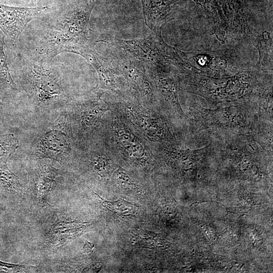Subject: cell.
<instances>
[{
  "mask_svg": "<svg viewBox=\"0 0 273 273\" xmlns=\"http://www.w3.org/2000/svg\"><path fill=\"white\" fill-rule=\"evenodd\" d=\"M97 1L81 3L48 22L36 44L37 55L52 59L64 52L77 54L81 49L95 46L97 40L89 22Z\"/></svg>",
  "mask_w": 273,
  "mask_h": 273,
  "instance_id": "cell-1",
  "label": "cell"
},
{
  "mask_svg": "<svg viewBox=\"0 0 273 273\" xmlns=\"http://www.w3.org/2000/svg\"><path fill=\"white\" fill-rule=\"evenodd\" d=\"M124 50L129 55L145 64L155 73L164 64L182 65L179 52L166 44L160 32H154L147 37L132 40H102Z\"/></svg>",
  "mask_w": 273,
  "mask_h": 273,
  "instance_id": "cell-2",
  "label": "cell"
},
{
  "mask_svg": "<svg viewBox=\"0 0 273 273\" xmlns=\"http://www.w3.org/2000/svg\"><path fill=\"white\" fill-rule=\"evenodd\" d=\"M41 60L28 61L22 69L25 88L35 100L45 102L59 97L63 93L55 70Z\"/></svg>",
  "mask_w": 273,
  "mask_h": 273,
  "instance_id": "cell-3",
  "label": "cell"
},
{
  "mask_svg": "<svg viewBox=\"0 0 273 273\" xmlns=\"http://www.w3.org/2000/svg\"><path fill=\"white\" fill-rule=\"evenodd\" d=\"M53 11V8L48 6L20 7L0 3V29L8 43L15 45L30 21Z\"/></svg>",
  "mask_w": 273,
  "mask_h": 273,
  "instance_id": "cell-4",
  "label": "cell"
},
{
  "mask_svg": "<svg viewBox=\"0 0 273 273\" xmlns=\"http://www.w3.org/2000/svg\"><path fill=\"white\" fill-rule=\"evenodd\" d=\"M248 86L243 75L226 78L204 80L198 85V93L215 101H232L242 96Z\"/></svg>",
  "mask_w": 273,
  "mask_h": 273,
  "instance_id": "cell-5",
  "label": "cell"
},
{
  "mask_svg": "<svg viewBox=\"0 0 273 273\" xmlns=\"http://www.w3.org/2000/svg\"><path fill=\"white\" fill-rule=\"evenodd\" d=\"M202 120L208 125L222 128L243 126L246 123V116L240 106L218 107L214 109L200 108Z\"/></svg>",
  "mask_w": 273,
  "mask_h": 273,
  "instance_id": "cell-6",
  "label": "cell"
},
{
  "mask_svg": "<svg viewBox=\"0 0 273 273\" xmlns=\"http://www.w3.org/2000/svg\"><path fill=\"white\" fill-rule=\"evenodd\" d=\"M116 62L117 68L134 89L147 99L152 97V88L140 61L128 55Z\"/></svg>",
  "mask_w": 273,
  "mask_h": 273,
  "instance_id": "cell-7",
  "label": "cell"
},
{
  "mask_svg": "<svg viewBox=\"0 0 273 273\" xmlns=\"http://www.w3.org/2000/svg\"><path fill=\"white\" fill-rule=\"evenodd\" d=\"M146 25L154 32H160L162 26L173 13L175 0H141Z\"/></svg>",
  "mask_w": 273,
  "mask_h": 273,
  "instance_id": "cell-8",
  "label": "cell"
},
{
  "mask_svg": "<svg viewBox=\"0 0 273 273\" xmlns=\"http://www.w3.org/2000/svg\"><path fill=\"white\" fill-rule=\"evenodd\" d=\"M77 54L83 57L95 68L102 87L111 90L116 88V81L112 69L107 61L96 51L94 46L86 47Z\"/></svg>",
  "mask_w": 273,
  "mask_h": 273,
  "instance_id": "cell-9",
  "label": "cell"
},
{
  "mask_svg": "<svg viewBox=\"0 0 273 273\" xmlns=\"http://www.w3.org/2000/svg\"><path fill=\"white\" fill-rule=\"evenodd\" d=\"M131 119L150 138L157 140H164L168 135L167 129L159 119L131 110Z\"/></svg>",
  "mask_w": 273,
  "mask_h": 273,
  "instance_id": "cell-10",
  "label": "cell"
},
{
  "mask_svg": "<svg viewBox=\"0 0 273 273\" xmlns=\"http://www.w3.org/2000/svg\"><path fill=\"white\" fill-rule=\"evenodd\" d=\"M87 225V223L76 221H60L55 223L50 231L53 241L62 242L78 235Z\"/></svg>",
  "mask_w": 273,
  "mask_h": 273,
  "instance_id": "cell-11",
  "label": "cell"
},
{
  "mask_svg": "<svg viewBox=\"0 0 273 273\" xmlns=\"http://www.w3.org/2000/svg\"><path fill=\"white\" fill-rule=\"evenodd\" d=\"M155 81L165 99L172 107L181 115H185L178 98L177 83L171 78L157 73Z\"/></svg>",
  "mask_w": 273,
  "mask_h": 273,
  "instance_id": "cell-12",
  "label": "cell"
},
{
  "mask_svg": "<svg viewBox=\"0 0 273 273\" xmlns=\"http://www.w3.org/2000/svg\"><path fill=\"white\" fill-rule=\"evenodd\" d=\"M115 131L119 143L130 157L141 160L146 156L144 147L132 134L123 128Z\"/></svg>",
  "mask_w": 273,
  "mask_h": 273,
  "instance_id": "cell-13",
  "label": "cell"
},
{
  "mask_svg": "<svg viewBox=\"0 0 273 273\" xmlns=\"http://www.w3.org/2000/svg\"><path fill=\"white\" fill-rule=\"evenodd\" d=\"M102 201V204L106 208L122 216H129L136 213L137 206L133 203H130L122 199L116 201H108L103 199L97 194Z\"/></svg>",
  "mask_w": 273,
  "mask_h": 273,
  "instance_id": "cell-14",
  "label": "cell"
},
{
  "mask_svg": "<svg viewBox=\"0 0 273 273\" xmlns=\"http://www.w3.org/2000/svg\"><path fill=\"white\" fill-rule=\"evenodd\" d=\"M5 36L0 29V79L15 87V84L12 78L5 52Z\"/></svg>",
  "mask_w": 273,
  "mask_h": 273,
  "instance_id": "cell-15",
  "label": "cell"
},
{
  "mask_svg": "<svg viewBox=\"0 0 273 273\" xmlns=\"http://www.w3.org/2000/svg\"><path fill=\"white\" fill-rule=\"evenodd\" d=\"M55 172L52 171H42L38 181V197L39 200L44 202L49 193L52 184L55 181Z\"/></svg>",
  "mask_w": 273,
  "mask_h": 273,
  "instance_id": "cell-16",
  "label": "cell"
},
{
  "mask_svg": "<svg viewBox=\"0 0 273 273\" xmlns=\"http://www.w3.org/2000/svg\"><path fill=\"white\" fill-rule=\"evenodd\" d=\"M18 146V142L13 135L0 136V162H5Z\"/></svg>",
  "mask_w": 273,
  "mask_h": 273,
  "instance_id": "cell-17",
  "label": "cell"
},
{
  "mask_svg": "<svg viewBox=\"0 0 273 273\" xmlns=\"http://www.w3.org/2000/svg\"><path fill=\"white\" fill-rule=\"evenodd\" d=\"M94 169L101 177L107 176L110 172L111 165L109 161L103 157H99L94 161Z\"/></svg>",
  "mask_w": 273,
  "mask_h": 273,
  "instance_id": "cell-18",
  "label": "cell"
},
{
  "mask_svg": "<svg viewBox=\"0 0 273 273\" xmlns=\"http://www.w3.org/2000/svg\"><path fill=\"white\" fill-rule=\"evenodd\" d=\"M115 176L122 187L130 190L135 189V185L128 175L120 168L115 171Z\"/></svg>",
  "mask_w": 273,
  "mask_h": 273,
  "instance_id": "cell-19",
  "label": "cell"
},
{
  "mask_svg": "<svg viewBox=\"0 0 273 273\" xmlns=\"http://www.w3.org/2000/svg\"><path fill=\"white\" fill-rule=\"evenodd\" d=\"M102 114V112L100 109L96 108L90 109L84 115V122L86 125H92L98 121Z\"/></svg>",
  "mask_w": 273,
  "mask_h": 273,
  "instance_id": "cell-20",
  "label": "cell"
},
{
  "mask_svg": "<svg viewBox=\"0 0 273 273\" xmlns=\"http://www.w3.org/2000/svg\"><path fill=\"white\" fill-rule=\"evenodd\" d=\"M20 0H0V3L4 4H17Z\"/></svg>",
  "mask_w": 273,
  "mask_h": 273,
  "instance_id": "cell-21",
  "label": "cell"
},
{
  "mask_svg": "<svg viewBox=\"0 0 273 273\" xmlns=\"http://www.w3.org/2000/svg\"><path fill=\"white\" fill-rule=\"evenodd\" d=\"M197 4L201 5V6L205 8L207 4L210 1V0H193Z\"/></svg>",
  "mask_w": 273,
  "mask_h": 273,
  "instance_id": "cell-22",
  "label": "cell"
},
{
  "mask_svg": "<svg viewBox=\"0 0 273 273\" xmlns=\"http://www.w3.org/2000/svg\"><path fill=\"white\" fill-rule=\"evenodd\" d=\"M8 84L5 81L0 79V97L3 95V92L4 90V86L6 84Z\"/></svg>",
  "mask_w": 273,
  "mask_h": 273,
  "instance_id": "cell-23",
  "label": "cell"
}]
</instances>
